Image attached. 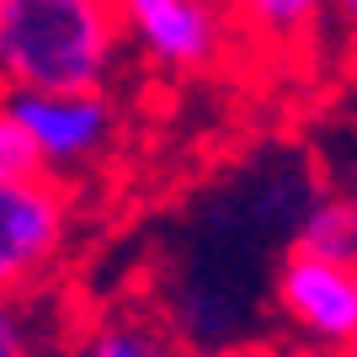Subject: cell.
I'll return each instance as SVG.
<instances>
[{"mask_svg": "<svg viewBox=\"0 0 357 357\" xmlns=\"http://www.w3.org/2000/svg\"><path fill=\"white\" fill-rule=\"evenodd\" d=\"M75 245L70 181H0V294L27 298L64 267Z\"/></svg>", "mask_w": 357, "mask_h": 357, "instance_id": "cell-4", "label": "cell"}, {"mask_svg": "<svg viewBox=\"0 0 357 357\" xmlns=\"http://www.w3.org/2000/svg\"><path fill=\"white\" fill-rule=\"evenodd\" d=\"M331 22L342 27L347 43H357V0H331Z\"/></svg>", "mask_w": 357, "mask_h": 357, "instance_id": "cell-11", "label": "cell"}, {"mask_svg": "<svg viewBox=\"0 0 357 357\" xmlns=\"http://www.w3.org/2000/svg\"><path fill=\"white\" fill-rule=\"evenodd\" d=\"M118 22L128 48L171 80L213 75L240 43L229 0H118Z\"/></svg>", "mask_w": 357, "mask_h": 357, "instance_id": "cell-2", "label": "cell"}, {"mask_svg": "<svg viewBox=\"0 0 357 357\" xmlns=\"http://www.w3.org/2000/svg\"><path fill=\"white\" fill-rule=\"evenodd\" d=\"M181 352L187 347L171 331V320H160L149 310H107L96 320H86L48 357H181Z\"/></svg>", "mask_w": 357, "mask_h": 357, "instance_id": "cell-6", "label": "cell"}, {"mask_svg": "<svg viewBox=\"0 0 357 357\" xmlns=\"http://www.w3.org/2000/svg\"><path fill=\"white\" fill-rule=\"evenodd\" d=\"M288 245L310 256H331V261H357V197L326 181L314 192V203L298 213Z\"/></svg>", "mask_w": 357, "mask_h": 357, "instance_id": "cell-8", "label": "cell"}, {"mask_svg": "<svg viewBox=\"0 0 357 357\" xmlns=\"http://www.w3.org/2000/svg\"><path fill=\"white\" fill-rule=\"evenodd\" d=\"M123 43L118 0H0V91H107Z\"/></svg>", "mask_w": 357, "mask_h": 357, "instance_id": "cell-1", "label": "cell"}, {"mask_svg": "<svg viewBox=\"0 0 357 357\" xmlns=\"http://www.w3.org/2000/svg\"><path fill=\"white\" fill-rule=\"evenodd\" d=\"M235 6L240 43L267 54H298L320 38L331 16V0H229Z\"/></svg>", "mask_w": 357, "mask_h": 357, "instance_id": "cell-7", "label": "cell"}, {"mask_svg": "<svg viewBox=\"0 0 357 357\" xmlns=\"http://www.w3.org/2000/svg\"><path fill=\"white\" fill-rule=\"evenodd\" d=\"M6 107L38 139L48 176L75 181L118 149V102L107 91H0Z\"/></svg>", "mask_w": 357, "mask_h": 357, "instance_id": "cell-5", "label": "cell"}, {"mask_svg": "<svg viewBox=\"0 0 357 357\" xmlns=\"http://www.w3.org/2000/svg\"><path fill=\"white\" fill-rule=\"evenodd\" d=\"M272 310L304 352L357 357V261H331L288 245L272 267Z\"/></svg>", "mask_w": 357, "mask_h": 357, "instance_id": "cell-3", "label": "cell"}, {"mask_svg": "<svg viewBox=\"0 0 357 357\" xmlns=\"http://www.w3.org/2000/svg\"><path fill=\"white\" fill-rule=\"evenodd\" d=\"M208 357H278L272 347H256V342H235V347H224V352H208Z\"/></svg>", "mask_w": 357, "mask_h": 357, "instance_id": "cell-12", "label": "cell"}, {"mask_svg": "<svg viewBox=\"0 0 357 357\" xmlns=\"http://www.w3.org/2000/svg\"><path fill=\"white\" fill-rule=\"evenodd\" d=\"M336 187L357 197V149H352V155H347V160H342V171H336Z\"/></svg>", "mask_w": 357, "mask_h": 357, "instance_id": "cell-13", "label": "cell"}, {"mask_svg": "<svg viewBox=\"0 0 357 357\" xmlns=\"http://www.w3.org/2000/svg\"><path fill=\"white\" fill-rule=\"evenodd\" d=\"M0 357H43L27 304L11 298V294H0Z\"/></svg>", "mask_w": 357, "mask_h": 357, "instance_id": "cell-10", "label": "cell"}, {"mask_svg": "<svg viewBox=\"0 0 357 357\" xmlns=\"http://www.w3.org/2000/svg\"><path fill=\"white\" fill-rule=\"evenodd\" d=\"M48 176L43 155H38V139L27 134V123L16 118L6 96H0V181H38Z\"/></svg>", "mask_w": 357, "mask_h": 357, "instance_id": "cell-9", "label": "cell"}]
</instances>
